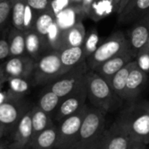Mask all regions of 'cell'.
<instances>
[{
  "label": "cell",
  "instance_id": "23",
  "mask_svg": "<svg viewBox=\"0 0 149 149\" xmlns=\"http://www.w3.org/2000/svg\"><path fill=\"white\" fill-rule=\"evenodd\" d=\"M10 48V57H17L26 55L25 50V34L24 31L13 28L9 34L7 40Z\"/></svg>",
  "mask_w": 149,
  "mask_h": 149
},
{
  "label": "cell",
  "instance_id": "9",
  "mask_svg": "<svg viewBox=\"0 0 149 149\" xmlns=\"http://www.w3.org/2000/svg\"><path fill=\"white\" fill-rule=\"evenodd\" d=\"M28 104L23 99L10 100L0 106V125L6 132L15 129L17 124L28 111Z\"/></svg>",
  "mask_w": 149,
  "mask_h": 149
},
{
  "label": "cell",
  "instance_id": "1",
  "mask_svg": "<svg viewBox=\"0 0 149 149\" xmlns=\"http://www.w3.org/2000/svg\"><path fill=\"white\" fill-rule=\"evenodd\" d=\"M116 122L129 134L132 140L149 144V114L147 100L129 102L120 113Z\"/></svg>",
  "mask_w": 149,
  "mask_h": 149
},
{
  "label": "cell",
  "instance_id": "41",
  "mask_svg": "<svg viewBox=\"0 0 149 149\" xmlns=\"http://www.w3.org/2000/svg\"><path fill=\"white\" fill-rule=\"evenodd\" d=\"M6 134V130H5V128L3 127V126H1L0 125V143L2 142L1 141H2V138L4 136V134Z\"/></svg>",
  "mask_w": 149,
  "mask_h": 149
},
{
  "label": "cell",
  "instance_id": "24",
  "mask_svg": "<svg viewBox=\"0 0 149 149\" xmlns=\"http://www.w3.org/2000/svg\"><path fill=\"white\" fill-rule=\"evenodd\" d=\"M55 21H56V15L53 13V11L50 8L45 11L40 12L36 17L33 29L39 35L46 38L49 29Z\"/></svg>",
  "mask_w": 149,
  "mask_h": 149
},
{
  "label": "cell",
  "instance_id": "33",
  "mask_svg": "<svg viewBox=\"0 0 149 149\" xmlns=\"http://www.w3.org/2000/svg\"><path fill=\"white\" fill-rule=\"evenodd\" d=\"M12 2L11 0H1L0 1V26L3 25L11 14Z\"/></svg>",
  "mask_w": 149,
  "mask_h": 149
},
{
  "label": "cell",
  "instance_id": "26",
  "mask_svg": "<svg viewBox=\"0 0 149 149\" xmlns=\"http://www.w3.org/2000/svg\"><path fill=\"white\" fill-rule=\"evenodd\" d=\"M112 12H116L113 0H95L88 17L97 22L110 15Z\"/></svg>",
  "mask_w": 149,
  "mask_h": 149
},
{
  "label": "cell",
  "instance_id": "16",
  "mask_svg": "<svg viewBox=\"0 0 149 149\" xmlns=\"http://www.w3.org/2000/svg\"><path fill=\"white\" fill-rule=\"evenodd\" d=\"M24 34L26 53L35 61H37L41 56L48 52V47L52 49L49 45L47 38L39 35L34 29L25 31Z\"/></svg>",
  "mask_w": 149,
  "mask_h": 149
},
{
  "label": "cell",
  "instance_id": "42",
  "mask_svg": "<svg viewBox=\"0 0 149 149\" xmlns=\"http://www.w3.org/2000/svg\"><path fill=\"white\" fill-rule=\"evenodd\" d=\"M71 3L76 6H80L81 3H82V0H71Z\"/></svg>",
  "mask_w": 149,
  "mask_h": 149
},
{
  "label": "cell",
  "instance_id": "12",
  "mask_svg": "<svg viewBox=\"0 0 149 149\" xmlns=\"http://www.w3.org/2000/svg\"><path fill=\"white\" fill-rule=\"evenodd\" d=\"M13 134V141L10 149H26L33 137L31 109H29L17 124Z\"/></svg>",
  "mask_w": 149,
  "mask_h": 149
},
{
  "label": "cell",
  "instance_id": "44",
  "mask_svg": "<svg viewBox=\"0 0 149 149\" xmlns=\"http://www.w3.org/2000/svg\"><path fill=\"white\" fill-rule=\"evenodd\" d=\"M113 4H114V6H115L116 10H117V8H118V6H119V3H120V0H113Z\"/></svg>",
  "mask_w": 149,
  "mask_h": 149
},
{
  "label": "cell",
  "instance_id": "28",
  "mask_svg": "<svg viewBox=\"0 0 149 149\" xmlns=\"http://www.w3.org/2000/svg\"><path fill=\"white\" fill-rule=\"evenodd\" d=\"M11 22L14 28L23 31L24 8L26 0H11Z\"/></svg>",
  "mask_w": 149,
  "mask_h": 149
},
{
  "label": "cell",
  "instance_id": "48",
  "mask_svg": "<svg viewBox=\"0 0 149 149\" xmlns=\"http://www.w3.org/2000/svg\"><path fill=\"white\" fill-rule=\"evenodd\" d=\"M0 87H1V86H0Z\"/></svg>",
  "mask_w": 149,
  "mask_h": 149
},
{
  "label": "cell",
  "instance_id": "2",
  "mask_svg": "<svg viewBox=\"0 0 149 149\" xmlns=\"http://www.w3.org/2000/svg\"><path fill=\"white\" fill-rule=\"evenodd\" d=\"M87 99L93 107L107 113L114 111L122 100L113 91L108 82L95 71L89 70L86 76Z\"/></svg>",
  "mask_w": 149,
  "mask_h": 149
},
{
  "label": "cell",
  "instance_id": "46",
  "mask_svg": "<svg viewBox=\"0 0 149 149\" xmlns=\"http://www.w3.org/2000/svg\"><path fill=\"white\" fill-rule=\"evenodd\" d=\"M146 45H147V47H148V52H149V39H148V43L146 44Z\"/></svg>",
  "mask_w": 149,
  "mask_h": 149
},
{
  "label": "cell",
  "instance_id": "10",
  "mask_svg": "<svg viewBox=\"0 0 149 149\" xmlns=\"http://www.w3.org/2000/svg\"><path fill=\"white\" fill-rule=\"evenodd\" d=\"M35 65L36 61L26 54L23 56L10 57V58L3 65V67L7 78L21 77L30 79L33 76Z\"/></svg>",
  "mask_w": 149,
  "mask_h": 149
},
{
  "label": "cell",
  "instance_id": "37",
  "mask_svg": "<svg viewBox=\"0 0 149 149\" xmlns=\"http://www.w3.org/2000/svg\"><path fill=\"white\" fill-rule=\"evenodd\" d=\"M10 57V48L8 41L5 39H0V60Z\"/></svg>",
  "mask_w": 149,
  "mask_h": 149
},
{
  "label": "cell",
  "instance_id": "6",
  "mask_svg": "<svg viewBox=\"0 0 149 149\" xmlns=\"http://www.w3.org/2000/svg\"><path fill=\"white\" fill-rule=\"evenodd\" d=\"M86 104L79 112L58 122V138L55 149H72L76 145L83 118L87 111Z\"/></svg>",
  "mask_w": 149,
  "mask_h": 149
},
{
  "label": "cell",
  "instance_id": "31",
  "mask_svg": "<svg viewBox=\"0 0 149 149\" xmlns=\"http://www.w3.org/2000/svg\"><path fill=\"white\" fill-rule=\"evenodd\" d=\"M105 141H106V130L98 138L87 143L78 145L72 149H105Z\"/></svg>",
  "mask_w": 149,
  "mask_h": 149
},
{
  "label": "cell",
  "instance_id": "40",
  "mask_svg": "<svg viewBox=\"0 0 149 149\" xmlns=\"http://www.w3.org/2000/svg\"><path fill=\"white\" fill-rule=\"evenodd\" d=\"M6 80H7V77H6L5 74H4L3 65H0V86H3L4 83L6 82Z\"/></svg>",
  "mask_w": 149,
  "mask_h": 149
},
{
  "label": "cell",
  "instance_id": "19",
  "mask_svg": "<svg viewBox=\"0 0 149 149\" xmlns=\"http://www.w3.org/2000/svg\"><path fill=\"white\" fill-rule=\"evenodd\" d=\"M58 138V127L53 125L35 135L29 147L31 149H54Z\"/></svg>",
  "mask_w": 149,
  "mask_h": 149
},
{
  "label": "cell",
  "instance_id": "38",
  "mask_svg": "<svg viewBox=\"0 0 149 149\" xmlns=\"http://www.w3.org/2000/svg\"><path fill=\"white\" fill-rule=\"evenodd\" d=\"M129 149H148L147 148V144H145L142 141H134L132 140V142L130 144Z\"/></svg>",
  "mask_w": 149,
  "mask_h": 149
},
{
  "label": "cell",
  "instance_id": "47",
  "mask_svg": "<svg viewBox=\"0 0 149 149\" xmlns=\"http://www.w3.org/2000/svg\"><path fill=\"white\" fill-rule=\"evenodd\" d=\"M4 149H10V147L8 146V147H6V148H4Z\"/></svg>",
  "mask_w": 149,
  "mask_h": 149
},
{
  "label": "cell",
  "instance_id": "3",
  "mask_svg": "<svg viewBox=\"0 0 149 149\" xmlns=\"http://www.w3.org/2000/svg\"><path fill=\"white\" fill-rule=\"evenodd\" d=\"M130 48L127 35L117 31L112 33L103 43L100 44L97 50L89 56L86 61L90 70H95L105 61L124 52Z\"/></svg>",
  "mask_w": 149,
  "mask_h": 149
},
{
  "label": "cell",
  "instance_id": "43",
  "mask_svg": "<svg viewBox=\"0 0 149 149\" xmlns=\"http://www.w3.org/2000/svg\"><path fill=\"white\" fill-rule=\"evenodd\" d=\"M9 145L6 142H1L0 143V149H4L6 147H8Z\"/></svg>",
  "mask_w": 149,
  "mask_h": 149
},
{
  "label": "cell",
  "instance_id": "8",
  "mask_svg": "<svg viewBox=\"0 0 149 149\" xmlns=\"http://www.w3.org/2000/svg\"><path fill=\"white\" fill-rule=\"evenodd\" d=\"M87 93L86 87V81L79 88L70 93L69 95L61 99V101L53 115L56 122H60L64 119L79 112L86 103Z\"/></svg>",
  "mask_w": 149,
  "mask_h": 149
},
{
  "label": "cell",
  "instance_id": "7",
  "mask_svg": "<svg viewBox=\"0 0 149 149\" xmlns=\"http://www.w3.org/2000/svg\"><path fill=\"white\" fill-rule=\"evenodd\" d=\"M106 114L94 107H88L81 123L78 141L74 147L87 143L104 133L106 130Z\"/></svg>",
  "mask_w": 149,
  "mask_h": 149
},
{
  "label": "cell",
  "instance_id": "32",
  "mask_svg": "<svg viewBox=\"0 0 149 149\" xmlns=\"http://www.w3.org/2000/svg\"><path fill=\"white\" fill-rule=\"evenodd\" d=\"M36 17L34 15V10H32L26 3L24 8V23H23V31H28L33 29L34 22Z\"/></svg>",
  "mask_w": 149,
  "mask_h": 149
},
{
  "label": "cell",
  "instance_id": "25",
  "mask_svg": "<svg viewBox=\"0 0 149 149\" xmlns=\"http://www.w3.org/2000/svg\"><path fill=\"white\" fill-rule=\"evenodd\" d=\"M60 101H61L60 97H58L56 93H54L50 89L45 88V90L39 97L38 106L43 111H45L52 117H53Z\"/></svg>",
  "mask_w": 149,
  "mask_h": 149
},
{
  "label": "cell",
  "instance_id": "45",
  "mask_svg": "<svg viewBox=\"0 0 149 149\" xmlns=\"http://www.w3.org/2000/svg\"><path fill=\"white\" fill-rule=\"evenodd\" d=\"M147 109H148V113L149 114V100H147Z\"/></svg>",
  "mask_w": 149,
  "mask_h": 149
},
{
  "label": "cell",
  "instance_id": "13",
  "mask_svg": "<svg viewBox=\"0 0 149 149\" xmlns=\"http://www.w3.org/2000/svg\"><path fill=\"white\" fill-rule=\"evenodd\" d=\"M127 37L130 48L137 54L149 39V12L133 24Z\"/></svg>",
  "mask_w": 149,
  "mask_h": 149
},
{
  "label": "cell",
  "instance_id": "35",
  "mask_svg": "<svg viewBox=\"0 0 149 149\" xmlns=\"http://www.w3.org/2000/svg\"><path fill=\"white\" fill-rule=\"evenodd\" d=\"M70 3H72L71 0H52L51 9L53 11V13L57 16L62 10H65Z\"/></svg>",
  "mask_w": 149,
  "mask_h": 149
},
{
  "label": "cell",
  "instance_id": "20",
  "mask_svg": "<svg viewBox=\"0 0 149 149\" xmlns=\"http://www.w3.org/2000/svg\"><path fill=\"white\" fill-rule=\"evenodd\" d=\"M137 65L136 59H134L133 61L129 62L127 65H126L123 68H121L117 73H115L111 79L108 81V84L110 85L113 91L123 100V95L127 85V81L128 79V76L131 72V71Z\"/></svg>",
  "mask_w": 149,
  "mask_h": 149
},
{
  "label": "cell",
  "instance_id": "39",
  "mask_svg": "<svg viewBox=\"0 0 149 149\" xmlns=\"http://www.w3.org/2000/svg\"><path fill=\"white\" fill-rule=\"evenodd\" d=\"M131 0H120V3H119V6L117 8V10H116V14L119 16L120 14H121V12L123 11V10L125 9V7L127 5V3L130 2Z\"/></svg>",
  "mask_w": 149,
  "mask_h": 149
},
{
  "label": "cell",
  "instance_id": "29",
  "mask_svg": "<svg viewBox=\"0 0 149 149\" xmlns=\"http://www.w3.org/2000/svg\"><path fill=\"white\" fill-rule=\"evenodd\" d=\"M99 42H100L99 32L95 28H92L90 31L86 32V38L82 45L86 59L97 50L98 46L100 45Z\"/></svg>",
  "mask_w": 149,
  "mask_h": 149
},
{
  "label": "cell",
  "instance_id": "15",
  "mask_svg": "<svg viewBox=\"0 0 149 149\" xmlns=\"http://www.w3.org/2000/svg\"><path fill=\"white\" fill-rule=\"evenodd\" d=\"M132 138L114 121L108 129H106L105 149H129Z\"/></svg>",
  "mask_w": 149,
  "mask_h": 149
},
{
  "label": "cell",
  "instance_id": "4",
  "mask_svg": "<svg viewBox=\"0 0 149 149\" xmlns=\"http://www.w3.org/2000/svg\"><path fill=\"white\" fill-rule=\"evenodd\" d=\"M66 72L62 65L59 52L52 50L36 61L33 79L36 85L50 84Z\"/></svg>",
  "mask_w": 149,
  "mask_h": 149
},
{
  "label": "cell",
  "instance_id": "27",
  "mask_svg": "<svg viewBox=\"0 0 149 149\" xmlns=\"http://www.w3.org/2000/svg\"><path fill=\"white\" fill-rule=\"evenodd\" d=\"M6 82L8 84V90L17 98H24V96L30 92V79L21 77H8Z\"/></svg>",
  "mask_w": 149,
  "mask_h": 149
},
{
  "label": "cell",
  "instance_id": "21",
  "mask_svg": "<svg viewBox=\"0 0 149 149\" xmlns=\"http://www.w3.org/2000/svg\"><path fill=\"white\" fill-rule=\"evenodd\" d=\"M58 52L62 65L67 72L86 60L82 46L65 47Z\"/></svg>",
  "mask_w": 149,
  "mask_h": 149
},
{
  "label": "cell",
  "instance_id": "5",
  "mask_svg": "<svg viewBox=\"0 0 149 149\" xmlns=\"http://www.w3.org/2000/svg\"><path fill=\"white\" fill-rule=\"evenodd\" d=\"M89 70L86 61L85 60L48 84L46 88L63 99L84 85L86 76Z\"/></svg>",
  "mask_w": 149,
  "mask_h": 149
},
{
  "label": "cell",
  "instance_id": "36",
  "mask_svg": "<svg viewBox=\"0 0 149 149\" xmlns=\"http://www.w3.org/2000/svg\"><path fill=\"white\" fill-rule=\"evenodd\" d=\"M95 0H82L80 4V15L83 17H88L91 8Z\"/></svg>",
  "mask_w": 149,
  "mask_h": 149
},
{
  "label": "cell",
  "instance_id": "34",
  "mask_svg": "<svg viewBox=\"0 0 149 149\" xmlns=\"http://www.w3.org/2000/svg\"><path fill=\"white\" fill-rule=\"evenodd\" d=\"M52 0H26L27 4L34 10L42 12L51 8Z\"/></svg>",
  "mask_w": 149,
  "mask_h": 149
},
{
  "label": "cell",
  "instance_id": "17",
  "mask_svg": "<svg viewBox=\"0 0 149 149\" xmlns=\"http://www.w3.org/2000/svg\"><path fill=\"white\" fill-rule=\"evenodd\" d=\"M149 12V0H131L118 16L120 24H134Z\"/></svg>",
  "mask_w": 149,
  "mask_h": 149
},
{
  "label": "cell",
  "instance_id": "18",
  "mask_svg": "<svg viewBox=\"0 0 149 149\" xmlns=\"http://www.w3.org/2000/svg\"><path fill=\"white\" fill-rule=\"evenodd\" d=\"M86 35V31L83 22L81 20L76 21L71 27L63 30L62 49L70 46H82Z\"/></svg>",
  "mask_w": 149,
  "mask_h": 149
},
{
  "label": "cell",
  "instance_id": "30",
  "mask_svg": "<svg viewBox=\"0 0 149 149\" xmlns=\"http://www.w3.org/2000/svg\"><path fill=\"white\" fill-rule=\"evenodd\" d=\"M137 65L149 76V52L145 45L136 54Z\"/></svg>",
  "mask_w": 149,
  "mask_h": 149
},
{
  "label": "cell",
  "instance_id": "14",
  "mask_svg": "<svg viewBox=\"0 0 149 149\" xmlns=\"http://www.w3.org/2000/svg\"><path fill=\"white\" fill-rule=\"evenodd\" d=\"M148 77L145 72L136 65L128 76L123 95V100H127L128 102L134 101L144 90L148 83Z\"/></svg>",
  "mask_w": 149,
  "mask_h": 149
},
{
  "label": "cell",
  "instance_id": "22",
  "mask_svg": "<svg viewBox=\"0 0 149 149\" xmlns=\"http://www.w3.org/2000/svg\"><path fill=\"white\" fill-rule=\"evenodd\" d=\"M31 123L33 129V137L42 131L54 125L52 117L43 111L38 105L31 108ZM32 137V138H33Z\"/></svg>",
  "mask_w": 149,
  "mask_h": 149
},
{
  "label": "cell",
  "instance_id": "11",
  "mask_svg": "<svg viewBox=\"0 0 149 149\" xmlns=\"http://www.w3.org/2000/svg\"><path fill=\"white\" fill-rule=\"evenodd\" d=\"M135 58L136 54L131 48H129L124 52L105 61L93 71H95L100 76L108 82L115 73H117L121 68Z\"/></svg>",
  "mask_w": 149,
  "mask_h": 149
}]
</instances>
